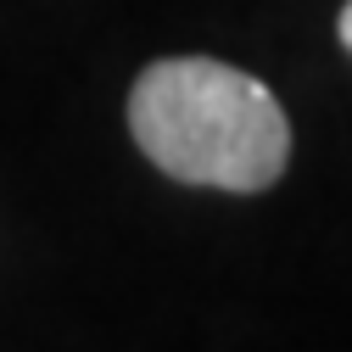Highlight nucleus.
<instances>
[{
  "label": "nucleus",
  "instance_id": "f257e3e1",
  "mask_svg": "<svg viewBox=\"0 0 352 352\" xmlns=\"http://www.w3.org/2000/svg\"><path fill=\"white\" fill-rule=\"evenodd\" d=\"M129 135L151 168L196 190L257 196L291 162V118L263 78L218 56H162L129 90Z\"/></svg>",
  "mask_w": 352,
  "mask_h": 352
},
{
  "label": "nucleus",
  "instance_id": "f03ea898",
  "mask_svg": "<svg viewBox=\"0 0 352 352\" xmlns=\"http://www.w3.org/2000/svg\"><path fill=\"white\" fill-rule=\"evenodd\" d=\"M336 34H341V45L352 51V0H346V6H341V17H336Z\"/></svg>",
  "mask_w": 352,
  "mask_h": 352
}]
</instances>
